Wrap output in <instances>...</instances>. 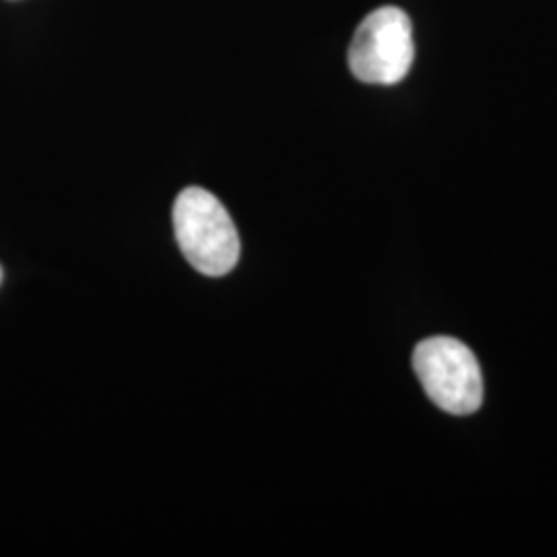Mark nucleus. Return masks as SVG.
<instances>
[{"label": "nucleus", "mask_w": 557, "mask_h": 557, "mask_svg": "<svg viewBox=\"0 0 557 557\" xmlns=\"http://www.w3.org/2000/svg\"><path fill=\"white\" fill-rule=\"evenodd\" d=\"M174 232L184 259L202 275L223 277L238 264V230L220 199L205 188L190 186L180 193Z\"/></svg>", "instance_id": "nucleus-1"}, {"label": "nucleus", "mask_w": 557, "mask_h": 557, "mask_svg": "<svg viewBox=\"0 0 557 557\" xmlns=\"http://www.w3.org/2000/svg\"><path fill=\"white\" fill-rule=\"evenodd\" d=\"M416 59L413 25L397 7H380L359 23L347 62L356 79L370 85H397Z\"/></svg>", "instance_id": "nucleus-2"}, {"label": "nucleus", "mask_w": 557, "mask_h": 557, "mask_svg": "<svg viewBox=\"0 0 557 557\" xmlns=\"http://www.w3.org/2000/svg\"><path fill=\"white\" fill-rule=\"evenodd\" d=\"M413 370L425 395L453 416H471L483 403V376L473 351L457 338L419 343Z\"/></svg>", "instance_id": "nucleus-3"}, {"label": "nucleus", "mask_w": 557, "mask_h": 557, "mask_svg": "<svg viewBox=\"0 0 557 557\" xmlns=\"http://www.w3.org/2000/svg\"><path fill=\"white\" fill-rule=\"evenodd\" d=\"M0 281H2V269H0Z\"/></svg>", "instance_id": "nucleus-4"}]
</instances>
